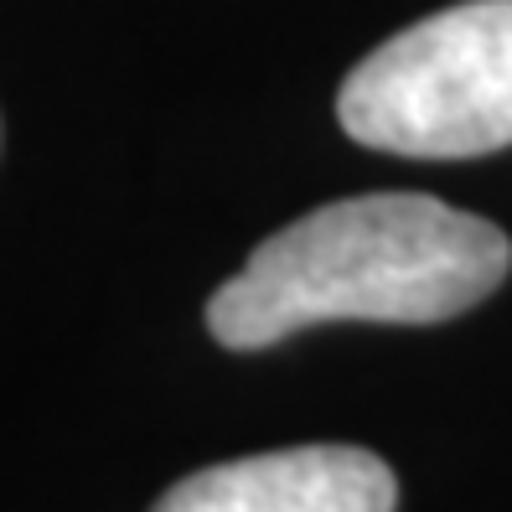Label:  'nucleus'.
<instances>
[{
    "label": "nucleus",
    "mask_w": 512,
    "mask_h": 512,
    "mask_svg": "<svg viewBox=\"0 0 512 512\" xmlns=\"http://www.w3.org/2000/svg\"><path fill=\"white\" fill-rule=\"evenodd\" d=\"M512 269L507 233L419 192L326 202L249 254L207 300V331L233 347H275L321 321L430 326L481 306Z\"/></svg>",
    "instance_id": "1"
},
{
    "label": "nucleus",
    "mask_w": 512,
    "mask_h": 512,
    "mask_svg": "<svg viewBox=\"0 0 512 512\" xmlns=\"http://www.w3.org/2000/svg\"><path fill=\"white\" fill-rule=\"evenodd\" d=\"M399 481L363 445H295L192 471L150 512H394Z\"/></svg>",
    "instance_id": "3"
},
{
    "label": "nucleus",
    "mask_w": 512,
    "mask_h": 512,
    "mask_svg": "<svg viewBox=\"0 0 512 512\" xmlns=\"http://www.w3.org/2000/svg\"><path fill=\"white\" fill-rule=\"evenodd\" d=\"M357 145L466 161L512 145V0H461L357 63L337 94Z\"/></svg>",
    "instance_id": "2"
}]
</instances>
